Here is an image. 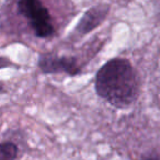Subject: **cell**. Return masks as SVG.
<instances>
[{
  "label": "cell",
  "mask_w": 160,
  "mask_h": 160,
  "mask_svg": "<svg viewBox=\"0 0 160 160\" xmlns=\"http://www.w3.org/2000/svg\"><path fill=\"white\" fill-rule=\"evenodd\" d=\"M97 94L118 109H126L140 93L137 71L126 58H112L98 70L94 79Z\"/></svg>",
  "instance_id": "1"
},
{
  "label": "cell",
  "mask_w": 160,
  "mask_h": 160,
  "mask_svg": "<svg viewBox=\"0 0 160 160\" xmlns=\"http://www.w3.org/2000/svg\"><path fill=\"white\" fill-rule=\"evenodd\" d=\"M19 13L30 23L34 34L40 38H46L55 33L52 17L42 0H17Z\"/></svg>",
  "instance_id": "2"
},
{
  "label": "cell",
  "mask_w": 160,
  "mask_h": 160,
  "mask_svg": "<svg viewBox=\"0 0 160 160\" xmlns=\"http://www.w3.org/2000/svg\"><path fill=\"white\" fill-rule=\"evenodd\" d=\"M38 68L43 73H66L77 76L81 71L78 59L71 56H58L55 53H44L38 57Z\"/></svg>",
  "instance_id": "3"
},
{
  "label": "cell",
  "mask_w": 160,
  "mask_h": 160,
  "mask_svg": "<svg viewBox=\"0 0 160 160\" xmlns=\"http://www.w3.org/2000/svg\"><path fill=\"white\" fill-rule=\"evenodd\" d=\"M109 12H110L109 5L100 3V5L91 7L89 10H87L83 13L82 18L80 19L77 27H76L75 32H77L78 34H81V35H86V34L92 32L94 29L100 27L104 22Z\"/></svg>",
  "instance_id": "4"
},
{
  "label": "cell",
  "mask_w": 160,
  "mask_h": 160,
  "mask_svg": "<svg viewBox=\"0 0 160 160\" xmlns=\"http://www.w3.org/2000/svg\"><path fill=\"white\" fill-rule=\"evenodd\" d=\"M17 157H18V146L14 142H0V160H16Z\"/></svg>",
  "instance_id": "5"
},
{
  "label": "cell",
  "mask_w": 160,
  "mask_h": 160,
  "mask_svg": "<svg viewBox=\"0 0 160 160\" xmlns=\"http://www.w3.org/2000/svg\"><path fill=\"white\" fill-rule=\"evenodd\" d=\"M12 66H16V65H14L12 62H10L8 58L1 57V56H0V69L8 68V67H12Z\"/></svg>",
  "instance_id": "6"
},
{
  "label": "cell",
  "mask_w": 160,
  "mask_h": 160,
  "mask_svg": "<svg viewBox=\"0 0 160 160\" xmlns=\"http://www.w3.org/2000/svg\"><path fill=\"white\" fill-rule=\"evenodd\" d=\"M3 93H6V86L5 83L0 81V94H3Z\"/></svg>",
  "instance_id": "7"
},
{
  "label": "cell",
  "mask_w": 160,
  "mask_h": 160,
  "mask_svg": "<svg viewBox=\"0 0 160 160\" xmlns=\"http://www.w3.org/2000/svg\"><path fill=\"white\" fill-rule=\"evenodd\" d=\"M142 160H160L159 158H156V157H148V158H145Z\"/></svg>",
  "instance_id": "8"
}]
</instances>
